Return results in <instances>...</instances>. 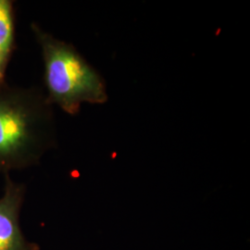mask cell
Masks as SVG:
<instances>
[{"label":"cell","mask_w":250,"mask_h":250,"mask_svg":"<svg viewBox=\"0 0 250 250\" xmlns=\"http://www.w3.org/2000/svg\"><path fill=\"white\" fill-rule=\"evenodd\" d=\"M31 30L41 48L44 62L45 97L69 115L80 112L83 104L100 105L107 101L106 82L74 45L33 22Z\"/></svg>","instance_id":"2"},{"label":"cell","mask_w":250,"mask_h":250,"mask_svg":"<svg viewBox=\"0 0 250 250\" xmlns=\"http://www.w3.org/2000/svg\"><path fill=\"white\" fill-rule=\"evenodd\" d=\"M56 145L53 106L45 93L0 83V173L38 164Z\"/></svg>","instance_id":"1"},{"label":"cell","mask_w":250,"mask_h":250,"mask_svg":"<svg viewBox=\"0 0 250 250\" xmlns=\"http://www.w3.org/2000/svg\"><path fill=\"white\" fill-rule=\"evenodd\" d=\"M14 45V2L11 0H0V83L6 82V72Z\"/></svg>","instance_id":"4"},{"label":"cell","mask_w":250,"mask_h":250,"mask_svg":"<svg viewBox=\"0 0 250 250\" xmlns=\"http://www.w3.org/2000/svg\"><path fill=\"white\" fill-rule=\"evenodd\" d=\"M4 193L0 197V250H39L28 241L20 225V214L25 197V186L4 173Z\"/></svg>","instance_id":"3"}]
</instances>
